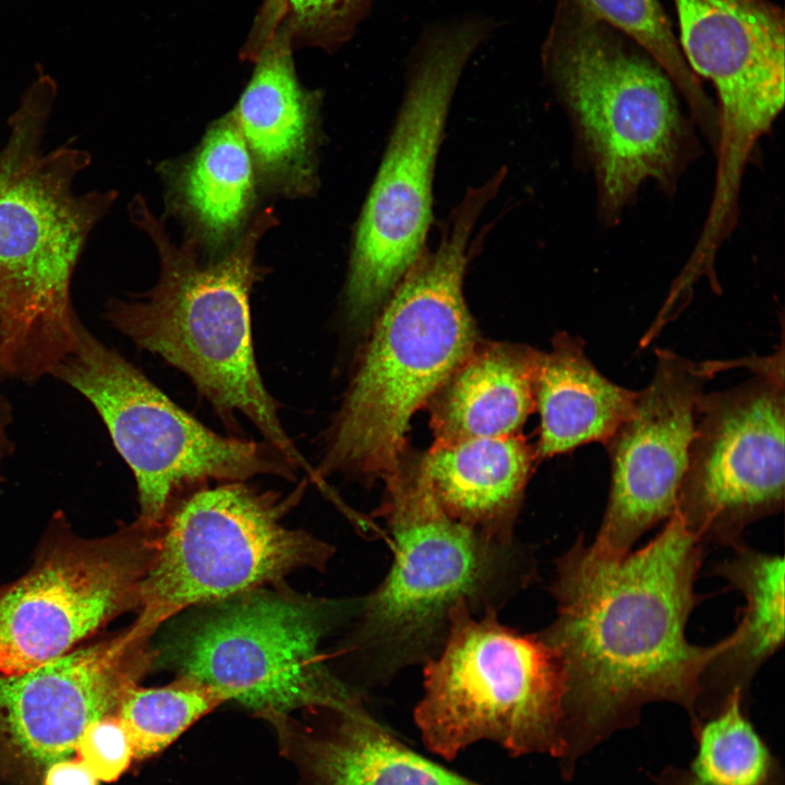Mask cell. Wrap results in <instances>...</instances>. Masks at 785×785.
I'll use <instances>...</instances> for the list:
<instances>
[{"mask_svg": "<svg viewBox=\"0 0 785 785\" xmlns=\"http://www.w3.org/2000/svg\"><path fill=\"white\" fill-rule=\"evenodd\" d=\"M704 547L674 512L621 557L595 552L580 535L557 559L556 617L539 635L564 676L565 780L582 756L637 725L647 704L675 703L695 721L703 668L726 643L697 645L686 637Z\"/></svg>", "mask_w": 785, "mask_h": 785, "instance_id": "cell-1", "label": "cell"}, {"mask_svg": "<svg viewBox=\"0 0 785 785\" xmlns=\"http://www.w3.org/2000/svg\"><path fill=\"white\" fill-rule=\"evenodd\" d=\"M499 186L493 177L469 189L437 247L424 251L386 301L328 430L318 474L386 481L400 469L411 418L478 343L463 276L474 226Z\"/></svg>", "mask_w": 785, "mask_h": 785, "instance_id": "cell-2", "label": "cell"}, {"mask_svg": "<svg viewBox=\"0 0 785 785\" xmlns=\"http://www.w3.org/2000/svg\"><path fill=\"white\" fill-rule=\"evenodd\" d=\"M57 86L40 75L9 119L0 150V367L27 382L50 374L75 339L72 275L116 191L74 193L86 150L40 148Z\"/></svg>", "mask_w": 785, "mask_h": 785, "instance_id": "cell-3", "label": "cell"}, {"mask_svg": "<svg viewBox=\"0 0 785 785\" xmlns=\"http://www.w3.org/2000/svg\"><path fill=\"white\" fill-rule=\"evenodd\" d=\"M132 222L152 240L159 257L156 285L141 299H112L106 318L137 347L159 355L186 375L226 423L234 413L249 419L295 468L316 472L286 433L279 404L256 363L250 299L267 269L256 263L262 237L278 220L271 207L255 214L226 253L200 261L191 238L172 242L164 218L141 195L129 206Z\"/></svg>", "mask_w": 785, "mask_h": 785, "instance_id": "cell-4", "label": "cell"}, {"mask_svg": "<svg viewBox=\"0 0 785 785\" xmlns=\"http://www.w3.org/2000/svg\"><path fill=\"white\" fill-rule=\"evenodd\" d=\"M381 509L392 560L382 582L359 600L348 648L364 683L384 685L440 650L454 608L498 611L535 577L532 551L496 541L448 516L419 466L402 463L386 481Z\"/></svg>", "mask_w": 785, "mask_h": 785, "instance_id": "cell-5", "label": "cell"}, {"mask_svg": "<svg viewBox=\"0 0 785 785\" xmlns=\"http://www.w3.org/2000/svg\"><path fill=\"white\" fill-rule=\"evenodd\" d=\"M542 63L592 166L605 218H618L645 181L672 188L692 135L675 85L645 50L575 0H557Z\"/></svg>", "mask_w": 785, "mask_h": 785, "instance_id": "cell-6", "label": "cell"}, {"mask_svg": "<svg viewBox=\"0 0 785 785\" xmlns=\"http://www.w3.org/2000/svg\"><path fill=\"white\" fill-rule=\"evenodd\" d=\"M358 605L279 584L250 590L186 609L154 648V665L269 722L297 710L343 709L362 695L329 669L321 647Z\"/></svg>", "mask_w": 785, "mask_h": 785, "instance_id": "cell-7", "label": "cell"}, {"mask_svg": "<svg viewBox=\"0 0 785 785\" xmlns=\"http://www.w3.org/2000/svg\"><path fill=\"white\" fill-rule=\"evenodd\" d=\"M303 491L304 483L282 496L245 481H228L205 483L176 497L159 522L131 628L152 638L194 606L281 584L302 569L323 571L333 546L285 523Z\"/></svg>", "mask_w": 785, "mask_h": 785, "instance_id": "cell-8", "label": "cell"}, {"mask_svg": "<svg viewBox=\"0 0 785 785\" xmlns=\"http://www.w3.org/2000/svg\"><path fill=\"white\" fill-rule=\"evenodd\" d=\"M457 605L438 653L424 663L413 713L424 746L447 760L491 741L514 757L563 753L564 676L538 633Z\"/></svg>", "mask_w": 785, "mask_h": 785, "instance_id": "cell-9", "label": "cell"}, {"mask_svg": "<svg viewBox=\"0 0 785 785\" xmlns=\"http://www.w3.org/2000/svg\"><path fill=\"white\" fill-rule=\"evenodd\" d=\"M50 375L83 395L102 419L134 474L145 521L159 523L176 497L209 481L294 479L295 468L273 445L214 432L78 319L72 348Z\"/></svg>", "mask_w": 785, "mask_h": 785, "instance_id": "cell-10", "label": "cell"}, {"mask_svg": "<svg viewBox=\"0 0 785 785\" xmlns=\"http://www.w3.org/2000/svg\"><path fill=\"white\" fill-rule=\"evenodd\" d=\"M482 36L480 24L447 27L430 38L412 68L353 235L345 302L354 321H369L425 251L450 101Z\"/></svg>", "mask_w": 785, "mask_h": 785, "instance_id": "cell-11", "label": "cell"}, {"mask_svg": "<svg viewBox=\"0 0 785 785\" xmlns=\"http://www.w3.org/2000/svg\"><path fill=\"white\" fill-rule=\"evenodd\" d=\"M158 534L159 523L137 517L107 536L85 539L60 517L29 570L0 589V675L51 662L137 612Z\"/></svg>", "mask_w": 785, "mask_h": 785, "instance_id": "cell-12", "label": "cell"}, {"mask_svg": "<svg viewBox=\"0 0 785 785\" xmlns=\"http://www.w3.org/2000/svg\"><path fill=\"white\" fill-rule=\"evenodd\" d=\"M784 349L744 383L701 394L675 512L704 546L734 547L785 492Z\"/></svg>", "mask_w": 785, "mask_h": 785, "instance_id": "cell-13", "label": "cell"}, {"mask_svg": "<svg viewBox=\"0 0 785 785\" xmlns=\"http://www.w3.org/2000/svg\"><path fill=\"white\" fill-rule=\"evenodd\" d=\"M681 53L717 97L712 212L733 215L750 154L784 106L785 15L770 0H673Z\"/></svg>", "mask_w": 785, "mask_h": 785, "instance_id": "cell-14", "label": "cell"}, {"mask_svg": "<svg viewBox=\"0 0 785 785\" xmlns=\"http://www.w3.org/2000/svg\"><path fill=\"white\" fill-rule=\"evenodd\" d=\"M150 639L126 628L29 672L0 675V776L41 785L94 721L117 712L154 666Z\"/></svg>", "mask_w": 785, "mask_h": 785, "instance_id": "cell-15", "label": "cell"}, {"mask_svg": "<svg viewBox=\"0 0 785 785\" xmlns=\"http://www.w3.org/2000/svg\"><path fill=\"white\" fill-rule=\"evenodd\" d=\"M650 383L638 390L630 415L604 444L611 466L606 509L590 545L621 557L676 510L695 427L696 403L714 374L668 349H655Z\"/></svg>", "mask_w": 785, "mask_h": 785, "instance_id": "cell-16", "label": "cell"}, {"mask_svg": "<svg viewBox=\"0 0 785 785\" xmlns=\"http://www.w3.org/2000/svg\"><path fill=\"white\" fill-rule=\"evenodd\" d=\"M292 43L274 33L244 50L253 74L230 111L251 154L262 192L289 198L317 191L322 94L299 81Z\"/></svg>", "mask_w": 785, "mask_h": 785, "instance_id": "cell-17", "label": "cell"}, {"mask_svg": "<svg viewBox=\"0 0 785 785\" xmlns=\"http://www.w3.org/2000/svg\"><path fill=\"white\" fill-rule=\"evenodd\" d=\"M327 712L318 730L290 716L270 722L310 785H484L408 747L362 700Z\"/></svg>", "mask_w": 785, "mask_h": 785, "instance_id": "cell-18", "label": "cell"}, {"mask_svg": "<svg viewBox=\"0 0 785 785\" xmlns=\"http://www.w3.org/2000/svg\"><path fill=\"white\" fill-rule=\"evenodd\" d=\"M169 213L186 227L209 258L229 251L243 234L263 193L243 136L230 112L212 122L198 145L165 161Z\"/></svg>", "mask_w": 785, "mask_h": 785, "instance_id": "cell-19", "label": "cell"}, {"mask_svg": "<svg viewBox=\"0 0 785 785\" xmlns=\"http://www.w3.org/2000/svg\"><path fill=\"white\" fill-rule=\"evenodd\" d=\"M535 457L524 438L512 434L434 443L419 466L448 516L509 543Z\"/></svg>", "mask_w": 785, "mask_h": 785, "instance_id": "cell-20", "label": "cell"}, {"mask_svg": "<svg viewBox=\"0 0 785 785\" xmlns=\"http://www.w3.org/2000/svg\"><path fill=\"white\" fill-rule=\"evenodd\" d=\"M714 572L740 591L746 604L736 630L705 665L691 726L718 713L736 695L746 701L760 667L784 641V559L744 542Z\"/></svg>", "mask_w": 785, "mask_h": 785, "instance_id": "cell-21", "label": "cell"}, {"mask_svg": "<svg viewBox=\"0 0 785 785\" xmlns=\"http://www.w3.org/2000/svg\"><path fill=\"white\" fill-rule=\"evenodd\" d=\"M542 351L476 343L431 399L436 444L517 434L535 408Z\"/></svg>", "mask_w": 785, "mask_h": 785, "instance_id": "cell-22", "label": "cell"}, {"mask_svg": "<svg viewBox=\"0 0 785 785\" xmlns=\"http://www.w3.org/2000/svg\"><path fill=\"white\" fill-rule=\"evenodd\" d=\"M638 390L605 377L584 341L557 334L542 352L535 379L540 436L535 456L550 458L590 443L603 445L632 412Z\"/></svg>", "mask_w": 785, "mask_h": 785, "instance_id": "cell-23", "label": "cell"}, {"mask_svg": "<svg viewBox=\"0 0 785 785\" xmlns=\"http://www.w3.org/2000/svg\"><path fill=\"white\" fill-rule=\"evenodd\" d=\"M736 693L715 715L692 727L698 751L685 768H665L655 785H785L777 758L748 718Z\"/></svg>", "mask_w": 785, "mask_h": 785, "instance_id": "cell-24", "label": "cell"}, {"mask_svg": "<svg viewBox=\"0 0 785 785\" xmlns=\"http://www.w3.org/2000/svg\"><path fill=\"white\" fill-rule=\"evenodd\" d=\"M227 702L202 683L176 677L161 687L134 686L116 715L128 735L133 759L152 758L176 741L193 724Z\"/></svg>", "mask_w": 785, "mask_h": 785, "instance_id": "cell-25", "label": "cell"}, {"mask_svg": "<svg viewBox=\"0 0 785 785\" xmlns=\"http://www.w3.org/2000/svg\"><path fill=\"white\" fill-rule=\"evenodd\" d=\"M590 13L623 32L666 72L697 118L706 123L715 109L688 67L660 0H575Z\"/></svg>", "mask_w": 785, "mask_h": 785, "instance_id": "cell-26", "label": "cell"}, {"mask_svg": "<svg viewBox=\"0 0 785 785\" xmlns=\"http://www.w3.org/2000/svg\"><path fill=\"white\" fill-rule=\"evenodd\" d=\"M372 0H266L247 45L279 33L292 45L330 49L349 37Z\"/></svg>", "mask_w": 785, "mask_h": 785, "instance_id": "cell-27", "label": "cell"}, {"mask_svg": "<svg viewBox=\"0 0 785 785\" xmlns=\"http://www.w3.org/2000/svg\"><path fill=\"white\" fill-rule=\"evenodd\" d=\"M74 754L102 782L119 778L133 760L128 735L116 713L90 723L80 736Z\"/></svg>", "mask_w": 785, "mask_h": 785, "instance_id": "cell-28", "label": "cell"}, {"mask_svg": "<svg viewBox=\"0 0 785 785\" xmlns=\"http://www.w3.org/2000/svg\"><path fill=\"white\" fill-rule=\"evenodd\" d=\"M92 771L75 756L50 764L41 785H98Z\"/></svg>", "mask_w": 785, "mask_h": 785, "instance_id": "cell-29", "label": "cell"}, {"mask_svg": "<svg viewBox=\"0 0 785 785\" xmlns=\"http://www.w3.org/2000/svg\"><path fill=\"white\" fill-rule=\"evenodd\" d=\"M4 376L0 367V385ZM11 422V409L10 404L0 391V469L4 459L11 452L12 444L9 438L8 428Z\"/></svg>", "mask_w": 785, "mask_h": 785, "instance_id": "cell-30", "label": "cell"}]
</instances>
